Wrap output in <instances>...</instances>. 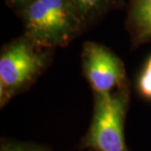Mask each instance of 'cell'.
<instances>
[{"instance_id": "cell-1", "label": "cell", "mask_w": 151, "mask_h": 151, "mask_svg": "<svg viewBox=\"0 0 151 151\" xmlns=\"http://www.w3.org/2000/svg\"><path fill=\"white\" fill-rule=\"evenodd\" d=\"M27 35L39 46H62L83 25L70 0H35L22 9Z\"/></svg>"}, {"instance_id": "cell-2", "label": "cell", "mask_w": 151, "mask_h": 151, "mask_svg": "<svg viewBox=\"0 0 151 151\" xmlns=\"http://www.w3.org/2000/svg\"><path fill=\"white\" fill-rule=\"evenodd\" d=\"M128 96L118 92L95 93L94 110L83 147L94 151H129L127 148L125 123Z\"/></svg>"}, {"instance_id": "cell-3", "label": "cell", "mask_w": 151, "mask_h": 151, "mask_svg": "<svg viewBox=\"0 0 151 151\" xmlns=\"http://www.w3.org/2000/svg\"><path fill=\"white\" fill-rule=\"evenodd\" d=\"M28 40L5 47L0 56V99L5 104L12 96L32 83L44 69L46 56Z\"/></svg>"}, {"instance_id": "cell-4", "label": "cell", "mask_w": 151, "mask_h": 151, "mask_svg": "<svg viewBox=\"0 0 151 151\" xmlns=\"http://www.w3.org/2000/svg\"><path fill=\"white\" fill-rule=\"evenodd\" d=\"M83 68L86 80L98 94L113 92L126 80L122 61L103 45L86 42L83 51Z\"/></svg>"}, {"instance_id": "cell-5", "label": "cell", "mask_w": 151, "mask_h": 151, "mask_svg": "<svg viewBox=\"0 0 151 151\" xmlns=\"http://www.w3.org/2000/svg\"><path fill=\"white\" fill-rule=\"evenodd\" d=\"M83 26L94 22L111 7L113 0H70Z\"/></svg>"}, {"instance_id": "cell-6", "label": "cell", "mask_w": 151, "mask_h": 151, "mask_svg": "<svg viewBox=\"0 0 151 151\" xmlns=\"http://www.w3.org/2000/svg\"><path fill=\"white\" fill-rule=\"evenodd\" d=\"M132 23L140 37H151V0H134L131 13Z\"/></svg>"}, {"instance_id": "cell-7", "label": "cell", "mask_w": 151, "mask_h": 151, "mask_svg": "<svg viewBox=\"0 0 151 151\" xmlns=\"http://www.w3.org/2000/svg\"><path fill=\"white\" fill-rule=\"evenodd\" d=\"M137 88L140 96L151 101V56L146 61L145 66L137 78Z\"/></svg>"}, {"instance_id": "cell-8", "label": "cell", "mask_w": 151, "mask_h": 151, "mask_svg": "<svg viewBox=\"0 0 151 151\" xmlns=\"http://www.w3.org/2000/svg\"><path fill=\"white\" fill-rule=\"evenodd\" d=\"M0 151H53L39 144L23 142V141H3Z\"/></svg>"}, {"instance_id": "cell-9", "label": "cell", "mask_w": 151, "mask_h": 151, "mask_svg": "<svg viewBox=\"0 0 151 151\" xmlns=\"http://www.w3.org/2000/svg\"><path fill=\"white\" fill-rule=\"evenodd\" d=\"M34 1H35V0H10V2L14 6L20 7L21 9H24L26 6H28L29 4H31V3Z\"/></svg>"}]
</instances>
